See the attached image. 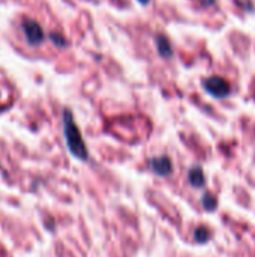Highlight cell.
<instances>
[{
  "instance_id": "obj_1",
  "label": "cell",
  "mask_w": 255,
  "mask_h": 257,
  "mask_svg": "<svg viewBox=\"0 0 255 257\" xmlns=\"http://www.w3.org/2000/svg\"><path fill=\"white\" fill-rule=\"evenodd\" d=\"M63 134H65V140H66V146H68L69 152L77 160L86 161L89 158L86 143H84L83 136L74 120L71 110H68V108L63 110Z\"/></svg>"
},
{
  "instance_id": "obj_2",
  "label": "cell",
  "mask_w": 255,
  "mask_h": 257,
  "mask_svg": "<svg viewBox=\"0 0 255 257\" xmlns=\"http://www.w3.org/2000/svg\"><path fill=\"white\" fill-rule=\"evenodd\" d=\"M203 86H204L206 92L210 93L213 98H225V96H228L230 92H231L230 83H228L225 78L218 77V75L206 78V80L203 81Z\"/></svg>"
},
{
  "instance_id": "obj_3",
  "label": "cell",
  "mask_w": 255,
  "mask_h": 257,
  "mask_svg": "<svg viewBox=\"0 0 255 257\" xmlns=\"http://www.w3.org/2000/svg\"><path fill=\"white\" fill-rule=\"evenodd\" d=\"M23 32H24V36H26V41L29 42V45H33V47L42 44V41L45 38L42 27L35 20H29V18L23 20Z\"/></svg>"
},
{
  "instance_id": "obj_4",
  "label": "cell",
  "mask_w": 255,
  "mask_h": 257,
  "mask_svg": "<svg viewBox=\"0 0 255 257\" xmlns=\"http://www.w3.org/2000/svg\"><path fill=\"white\" fill-rule=\"evenodd\" d=\"M150 169L159 176H168L173 170L171 160L168 157H156L150 160Z\"/></svg>"
},
{
  "instance_id": "obj_5",
  "label": "cell",
  "mask_w": 255,
  "mask_h": 257,
  "mask_svg": "<svg viewBox=\"0 0 255 257\" xmlns=\"http://www.w3.org/2000/svg\"><path fill=\"white\" fill-rule=\"evenodd\" d=\"M188 178H189V182H191L194 187H197V188H200V187L204 185V173H203L201 167H198V166H195V167H192V169L189 170Z\"/></svg>"
},
{
  "instance_id": "obj_6",
  "label": "cell",
  "mask_w": 255,
  "mask_h": 257,
  "mask_svg": "<svg viewBox=\"0 0 255 257\" xmlns=\"http://www.w3.org/2000/svg\"><path fill=\"white\" fill-rule=\"evenodd\" d=\"M156 47H158V53H159L162 57H170V56L173 54L170 41H168L165 36H162V35L156 38Z\"/></svg>"
},
{
  "instance_id": "obj_7",
  "label": "cell",
  "mask_w": 255,
  "mask_h": 257,
  "mask_svg": "<svg viewBox=\"0 0 255 257\" xmlns=\"http://www.w3.org/2000/svg\"><path fill=\"white\" fill-rule=\"evenodd\" d=\"M194 238H195L197 242L204 244V242H207V241L210 239V232H209L207 227L200 226V227H197V230H195V233H194Z\"/></svg>"
},
{
  "instance_id": "obj_8",
  "label": "cell",
  "mask_w": 255,
  "mask_h": 257,
  "mask_svg": "<svg viewBox=\"0 0 255 257\" xmlns=\"http://www.w3.org/2000/svg\"><path fill=\"white\" fill-rule=\"evenodd\" d=\"M201 203H203L204 209H206V211H210V212H212V211H215V209H216V206H218V202H216L215 196H213V194H210V193H206V194L203 196Z\"/></svg>"
},
{
  "instance_id": "obj_9",
  "label": "cell",
  "mask_w": 255,
  "mask_h": 257,
  "mask_svg": "<svg viewBox=\"0 0 255 257\" xmlns=\"http://www.w3.org/2000/svg\"><path fill=\"white\" fill-rule=\"evenodd\" d=\"M50 39L57 45V47H65L66 45V41L62 38V35H59V33H51L50 35Z\"/></svg>"
},
{
  "instance_id": "obj_10",
  "label": "cell",
  "mask_w": 255,
  "mask_h": 257,
  "mask_svg": "<svg viewBox=\"0 0 255 257\" xmlns=\"http://www.w3.org/2000/svg\"><path fill=\"white\" fill-rule=\"evenodd\" d=\"M138 2H140L141 5H147V3H149L150 0H138Z\"/></svg>"
}]
</instances>
